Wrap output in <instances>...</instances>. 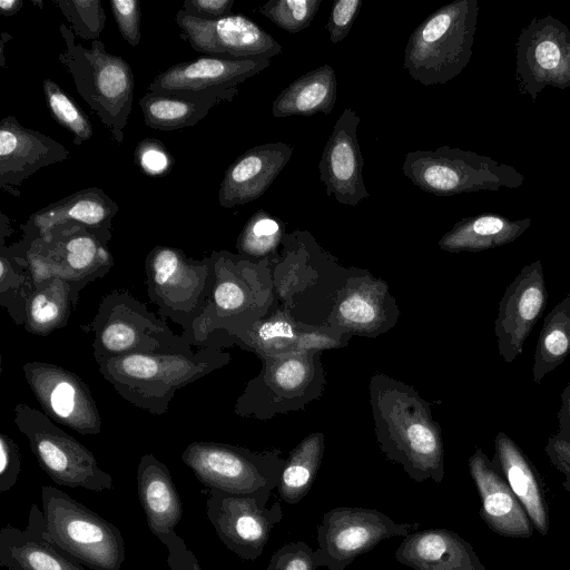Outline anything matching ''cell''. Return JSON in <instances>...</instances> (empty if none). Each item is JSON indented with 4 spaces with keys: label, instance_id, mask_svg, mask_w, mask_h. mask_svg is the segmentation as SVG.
I'll use <instances>...</instances> for the list:
<instances>
[{
    "label": "cell",
    "instance_id": "cell-7",
    "mask_svg": "<svg viewBox=\"0 0 570 570\" xmlns=\"http://www.w3.org/2000/svg\"><path fill=\"white\" fill-rule=\"evenodd\" d=\"M109 238L86 228L56 230L28 245L9 247L10 253L23 259L33 287L59 277L80 293L89 283L102 278L112 267Z\"/></svg>",
    "mask_w": 570,
    "mask_h": 570
},
{
    "label": "cell",
    "instance_id": "cell-13",
    "mask_svg": "<svg viewBox=\"0 0 570 570\" xmlns=\"http://www.w3.org/2000/svg\"><path fill=\"white\" fill-rule=\"evenodd\" d=\"M464 9V4L444 6L425 18L411 33L403 66L423 86L448 81L463 63Z\"/></svg>",
    "mask_w": 570,
    "mask_h": 570
},
{
    "label": "cell",
    "instance_id": "cell-41",
    "mask_svg": "<svg viewBox=\"0 0 570 570\" xmlns=\"http://www.w3.org/2000/svg\"><path fill=\"white\" fill-rule=\"evenodd\" d=\"M135 161L148 176H163L173 166V157L161 141L154 138L141 140L135 149Z\"/></svg>",
    "mask_w": 570,
    "mask_h": 570
},
{
    "label": "cell",
    "instance_id": "cell-8",
    "mask_svg": "<svg viewBox=\"0 0 570 570\" xmlns=\"http://www.w3.org/2000/svg\"><path fill=\"white\" fill-rule=\"evenodd\" d=\"M147 294L160 317L190 330L205 311L212 287L209 256L188 257L181 249L155 246L145 259Z\"/></svg>",
    "mask_w": 570,
    "mask_h": 570
},
{
    "label": "cell",
    "instance_id": "cell-43",
    "mask_svg": "<svg viewBox=\"0 0 570 570\" xmlns=\"http://www.w3.org/2000/svg\"><path fill=\"white\" fill-rule=\"evenodd\" d=\"M362 4V0H338L333 3L326 23L332 43H337L346 38L361 11Z\"/></svg>",
    "mask_w": 570,
    "mask_h": 570
},
{
    "label": "cell",
    "instance_id": "cell-26",
    "mask_svg": "<svg viewBox=\"0 0 570 570\" xmlns=\"http://www.w3.org/2000/svg\"><path fill=\"white\" fill-rule=\"evenodd\" d=\"M527 512L533 528L547 535L550 527L548 503L542 480L527 454L504 432L494 439L491 460Z\"/></svg>",
    "mask_w": 570,
    "mask_h": 570
},
{
    "label": "cell",
    "instance_id": "cell-16",
    "mask_svg": "<svg viewBox=\"0 0 570 570\" xmlns=\"http://www.w3.org/2000/svg\"><path fill=\"white\" fill-rule=\"evenodd\" d=\"M176 22L181 30L180 37L194 50L207 56L271 59L282 52V46L244 14L206 20L179 9Z\"/></svg>",
    "mask_w": 570,
    "mask_h": 570
},
{
    "label": "cell",
    "instance_id": "cell-1",
    "mask_svg": "<svg viewBox=\"0 0 570 570\" xmlns=\"http://www.w3.org/2000/svg\"><path fill=\"white\" fill-rule=\"evenodd\" d=\"M375 434L387 459L400 463L415 482L444 476V446L430 405L416 391L394 379L376 374L370 382Z\"/></svg>",
    "mask_w": 570,
    "mask_h": 570
},
{
    "label": "cell",
    "instance_id": "cell-11",
    "mask_svg": "<svg viewBox=\"0 0 570 570\" xmlns=\"http://www.w3.org/2000/svg\"><path fill=\"white\" fill-rule=\"evenodd\" d=\"M259 357L262 371L237 399V415L266 419L298 409L322 391L324 375L318 351Z\"/></svg>",
    "mask_w": 570,
    "mask_h": 570
},
{
    "label": "cell",
    "instance_id": "cell-30",
    "mask_svg": "<svg viewBox=\"0 0 570 570\" xmlns=\"http://www.w3.org/2000/svg\"><path fill=\"white\" fill-rule=\"evenodd\" d=\"M258 355L305 353L334 346L335 340L320 332L305 333L283 317L259 320L232 336Z\"/></svg>",
    "mask_w": 570,
    "mask_h": 570
},
{
    "label": "cell",
    "instance_id": "cell-12",
    "mask_svg": "<svg viewBox=\"0 0 570 570\" xmlns=\"http://www.w3.org/2000/svg\"><path fill=\"white\" fill-rule=\"evenodd\" d=\"M420 523H396L385 513L368 508L337 507L327 511L316 529L318 567L345 570L358 556L382 540L406 537Z\"/></svg>",
    "mask_w": 570,
    "mask_h": 570
},
{
    "label": "cell",
    "instance_id": "cell-20",
    "mask_svg": "<svg viewBox=\"0 0 570 570\" xmlns=\"http://www.w3.org/2000/svg\"><path fill=\"white\" fill-rule=\"evenodd\" d=\"M118 213V204L98 187L76 191L50 204L30 216L22 226L20 244L45 238L61 229L86 228L111 238L112 218Z\"/></svg>",
    "mask_w": 570,
    "mask_h": 570
},
{
    "label": "cell",
    "instance_id": "cell-33",
    "mask_svg": "<svg viewBox=\"0 0 570 570\" xmlns=\"http://www.w3.org/2000/svg\"><path fill=\"white\" fill-rule=\"evenodd\" d=\"M324 434L315 432L303 439L284 461L277 491L288 504L298 503L309 492L324 455Z\"/></svg>",
    "mask_w": 570,
    "mask_h": 570
},
{
    "label": "cell",
    "instance_id": "cell-37",
    "mask_svg": "<svg viewBox=\"0 0 570 570\" xmlns=\"http://www.w3.org/2000/svg\"><path fill=\"white\" fill-rule=\"evenodd\" d=\"M42 86L52 118L73 135V144L79 146L89 140L94 128L83 110L53 80L46 78Z\"/></svg>",
    "mask_w": 570,
    "mask_h": 570
},
{
    "label": "cell",
    "instance_id": "cell-21",
    "mask_svg": "<svg viewBox=\"0 0 570 570\" xmlns=\"http://www.w3.org/2000/svg\"><path fill=\"white\" fill-rule=\"evenodd\" d=\"M69 157L66 147L51 137L23 127L13 116L0 122V187L12 188L41 169Z\"/></svg>",
    "mask_w": 570,
    "mask_h": 570
},
{
    "label": "cell",
    "instance_id": "cell-42",
    "mask_svg": "<svg viewBox=\"0 0 570 570\" xmlns=\"http://www.w3.org/2000/svg\"><path fill=\"white\" fill-rule=\"evenodd\" d=\"M109 4L121 37L136 48L141 38L140 2L138 0H111Z\"/></svg>",
    "mask_w": 570,
    "mask_h": 570
},
{
    "label": "cell",
    "instance_id": "cell-10",
    "mask_svg": "<svg viewBox=\"0 0 570 570\" xmlns=\"http://www.w3.org/2000/svg\"><path fill=\"white\" fill-rule=\"evenodd\" d=\"M181 460L209 489L268 499L277 488L285 461L276 451L257 452L212 441L191 442Z\"/></svg>",
    "mask_w": 570,
    "mask_h": 570
},
{
    "label": "cell",
    "instance_id": "cell-28",
    "mask_svg": "<svg viewBox=\"0 0 570 570\" xmlns=\"http://www.w3.org/2000/svg\"><path fill=\"white\" fill-rule=\"evenodd\" d=\"M392 301L386 286L379 281H350L337 298L331 318L334 325L353 334L377 335L389 328Z\"/></svg>",
    "mask_w": 570,
    "mask_h": 570
},
{
    "label": "cell",
    "instance_id": "cell-38",
    "mask_svg": "<svg viewBox=\"0 0 570 570\" xmlns=\"http://www.w3.org/2000/svg\"><path fill=\"white\" fill-rule=\"evenodd\" d=\"M70 23V29L85 40H98L106 26V13L100 0H53Z\"/></svg>",
    "mask_w": 570,
    "mask_h": 570
},
{
    "label": "cell",
    "instance_id": "cell-39",
    "mask_svg": "<svg viewBox=\"0 0 570 570\" xmlns=\"http://www.w3.org/2000/svg\"><path fill=\"white\" fill-rule=\"evenodd\" d=\"M321 3V0H269L258 12L278 28L297 33L311 24Z\"/></svg>",
    "mask_w": 570,
    "mask_h": 570
},
{
    "label": "cell",
    "instance_id": "cell-19",
    "mask_svg": "<svg viewBox=\"0 0 570 570\" xmlns=\"http://www.w3.org/2000/svg\"><path fill=\"white\" fill-rule=\"evenodd\" d=\"M271 59L204 56L174 65L159 72L149 83L150 92L165 95L204 94L237 88V85L263 71Z\"/></svg>",
    "mask_w": 570,
    "mask_h": 570
},
{
    "label": "cell",
    "instance_id": "cell-36",
    "mask_svg": "<svg viewBox=\"0 0 570 570\" xmlns=\"http://www.w3.org/2000/svg\"><path fill=\"white\" fill-rule=\"evenodd\" d=\"M285 235L284 223L261 209L250 216L236 243L239 255L264 259L276 252Z\"/></svg>",
    "mask_w": 570,
    "mask_h": 570
},
{
    "label": "cell",
    "instance_id": "cell-44",
    "mask_svg": "<svg viewBox=\"0 0 570 570\" xmlns=\"http://www.w3.org/2000/svg\"><path fill=\"white\" fill-rule=\"evenodd\" d=\"M21 471L20 451L14 441L0 433V492L9 491Z\"/></svg>",
    "mask_w": 570,
    "mask_h": 570
},
{
    "label": "cell",
    "instance_id": "cell-29",
    "mask_svg": "<svg viewBox=\"0 0 570 570\" xmlns=\"http://www.w3.org/2000/svg\"><path fill=\"white\" fill-rule=\"evenodd\" d=\"M237 88L204 94H156L148 91L139 99L145 124L158 130H176L195 126L210 108L220 101L232 100Z\"/></svg>",
    "mask_w": 570,
    "mask_h": 570
},
{
    "label": "cell",
    "instance_id": "cell-27",
    "mask_svg": "<svg viewBox=\"0 0 570 570\" xmlns=\"http://www.w3.org/2000/svg\"><path fill=\"white\" fill-rule=\"evenodd\" d=\"M137 491L149 530L163 541L175 532L183 507L169 469L151 453L140 458Z\"/></svg>",
    "mask_w": 570,
    "mask_h": 570
},
{
    "label": "cell",
    "instance_id": "cell-50",
    "mask_svg": "<svg viewBox=\"0 0 570 570\" xmlns=\"http://www.w3.org/2000/svg\"><path fill=\"white\" fill-rule=\"evenodd\" d=\"M21 0H0V13L2 16H13L22 7Z\"/></svg>",
    "mask_w": 570,
    "mask_h": 570
},
{
    "label": "cell",
    "instance_id": "cell-25",
    "mask_svg": "<svg viewBox=\"0 0 570 570\" xmlns=\"http://www.w3.org/2000/svg\"><path fill=\"white\" fill-rule=\"evenodd\" d=\"M42 510L32 504L24 530L8 524L0 532V566L8 570H85L42 537Z\"/></svg>",
    "mask_w": 570,
    "mask_h": 570
},
{
    "label": "cell",
    "instance_id": "cell-34",
    "mask_svg": "<svg viewBox=\"0 0 570 570\" xmlns=\"http://www.w3.org/2000/svg\"><path fill=\"white\" fill-rule=\"evenodd\" d=\"M569 354L570 294L544 317L534 351L532 381L539 384L548 373L562 364Z\"/></svg>",
    "mask_w": 570,
    "mask_h": 570
},
{
    "label": "cell",
    "instance_id": "cell-32",
    "mask_svg": "<svg viewBox=\"0 0 570 570\" xmlns=\"http://www.w3.org/2000/svg\"><path fill=\"white\" fill-rule=\"evenodd\" d=\"M79 295L70 283L59 277L35 286L27 301L23 327L39 336H47L65 327Z\"/></svg>",
    "mask_w": 570,
    "mask_h": 570
},
{
    "label": "cell",
    "instance_id": "cell-9",
    "mask_svg": "<svg viewBox=\"0 0 570 570\" xmlns=\"http://www.w3.org/2000/svg\"><path fill=\"white\" fill-rule=\"evenodd\" d=\"M13 422L26 436L41 469L57 484L94 492L112 489L111 475L102 470L83 444L59 428L45 412L18 403Z\"/></svg>",
    "mask_w": 570,
    "mask_h": 570
},
{
    "label": "cell",
    "instance_id": "cell-17",
    "mask_svg": "<svg viewBox=\"0 0 570 570\" xmlns=\"http://www.w3.org/2000/svg\"><path fill=\"white\" fill-rule=\"evenodd\" d=\"M548 292L540 262L527 265L507 286L499 303L494 333L499 355L513 362L546 309Z\"/></svg>",
    "mask_w": 570,
    "mask_h": 570
},
{
    "label": "cell",
    "instance_id": "cell-24",
    "mask_svg": "<svg viewBox=\"0 0 570 570\" xmlns=\"http://www.w3.org/2000/svg\"><path fill=\"white\" fill-rule=\"evenodd\" d=\"M395 559L414 570H487L466 540L442 528L411 532L396 549Z\"/></svg>",
    "mask_w": 570,
    "mask_h": 570
},
{
    "label": "cell",
    "instance_id": "cell-3",
    "mask_svg": "<svg viewBox=\"0 0 570 570\" xmlns=\"http://www.w3.org/2000/svg\"><path fill=\"white\" fill-rule=\"evenodd\" d=\"M212 287L208 304L190 330L181 333L198 347L210 344L217 333L234 336L265 313V289L259 278L263 261L214 250L209 255Z\"/></svg>",
    "mask_w": 570,
    "mask_h": 570
},
{
    "label": "cell",
    "instance_id": "cell-49",
    "mask_svg": "<svg viewBox=\"0 0 570 570\" xmlns=\"http://www.w3.org/2000/svg\"><path fill=\"white\" fill-rule=\"evenodd\" d=\"M535 58L542 68L553 69L560 60L559 48L551 41H543L535 49Z\"/></svg>",
    "mask_w": 570,
    "mask_h": 570
},
{
    "label": "cell",
    "instance_id": "cell-4",
    "mask_svg": "<svg viewBox=\"0 0 570 570\" xmlns=\"http://www.w3.org/2000/svg\"><path fill=\"white\" fill-rule=\"evenodd\" d=\"M59 31L65 50L58 59L71 75L77 92L121 144L134 100L135 79L130 66L121 57L106 51L101 41L85 48L76 43L75 33L66 24Z\"/></svg>",
    "mask_w": 570,
    "mask_h": 570
},
{
    "label": "cell",
    "instance_id": "cell-48",
    "mask_svg": "<svg viewBox=\"0 0 570 570\" xmlns=\"http://www.w3.org/2000/svg\"><path fill=\"white\" fill-rule=\"evenodd\" d=\"M557 417L559 425L557 434L570 442V383L561 393V404Z\"/></svg>",
    "mask_w": 570,
    "mask_h": 570
},
{
    "label": "cell",
    "instance_id": "cell-23",
    "mask_svg": "<svg viewBox=\"0 0 570 570\" xmlns=\"http://www.w3.org/2000/svg\"><path fill=\"white\" fill-rule=\"evenodd\" d=\"M292 154L293 147L281 141L246 150L224 174L218 191L220 206L232 208L261 197L287 165Z\"/></svg>",
    "mask_w": 570,
    "mask_h": 570
},
{
    "label": "cell",
    "instance_id": "cell-22",
    "mask_svg": "<svg viewBox=\"0 0 570 570\" xmlns=\"http://www.w3.org/2000/svg\"><path fill=\"white\" fill-rule=\"evenodd\" d=\"M470 475L481 500L479 514L494 533L509 538H530L533 525L501 472L481 450L468 461Z\"/></svg>",
    "mask_w": 570,
    "mask_h": 570
},
{
    "label": "cell",
    "instance_id": "cell-2",
    "mask_svg": "<svg viewBox=\"0 0 570 570\" xmlns=\"http://www.w3.org/2000/svg\"><path fill=\"white\" fill-rule=\"evenodd\" d=\"M222 338L194 351L138 353L96 358L98 372L127 402L165 414L175 393L230 361Z\"/></svg>",
    "mask_w": 570,
    "mask_h": 570
},
{
    "label": "cell",
    "instance_id": "cell-46",
    "mask_svg": "<svg viewBox=\"0 0 570 570\" xmlns=\"http://www.w3.org/2000/svg\"><path fill=\"white\" fill-rule=\"evenodd\" d=\"M544 452L551 464L564 475L562 487L570 492V442L556 433L549 436Z\"/></svg>",
    "mask_w": 570,
    "mask_h": 570
},
{
    "label": "cell",
    "instance_id": "cell-45",
    "mask_svg": "<svg viewBox=\"0 0 570 570\" xmlns=\"http://www.w3.org/2000/svg\"><path fill=\"white\" fill-rule=\"evenodd\" d=\"M169 550L167 559L170 570H204L196 556L187 548L185 541L171 533L161 541Z\"/></svg>",
    "mask_w": 570,
    "mask_h": 570
},
{
    "label": "cell",
    "instance_id": "cell-6",
    "mask_svg": "<svg viewBox=\"0 0 570 570\" xmlns=\"http://www.w3.org/2000/svg\"><path fill=\"white\" fill-rule=\"evenodd\" d=\"M81 328L94 334V357L191 350L183 334L174 333L127 289H112L100 301L94 318Z\"/></svg>",
    "mask_w": 570,
    "mask_h": 570
},
{
    "label": "cell",
    "instance_id": "cell-40",
    "mask_svg": "<svg viewBox=\"0 0 570 570\" xmlns=\"http://www.w3.org/2000/svg\"><path fill=\"white\" fill-rule=\"evenodd\" d=\"M315 551L303 541L288 542L272 556L266 570H317Z\"/></svg>",
    "mask_w": 570,
    "mask_h": 570
},
{
    "label": "cell",
    "instance_id": "cell-15",
    "mask_svg": "<svg viewBox=\"0 0 570 570\" xmlns=\"http://www.w3.org/2000/svg\"><path fill=\"white\" fill-rule=\"evenodd\" d=\"M42 411L55 422L83 435L101 432V416L89 386L59 365L30 361L22 367Z\"/></svg>",
    "mask_w": 570,
    "mask_h": 570
},
{
    "label": "cell",
    "instance_id": "cell-5",
    "mask_svg": "<svg viewBox=\"0 0 570 570\" xmlns=\"http://www.w3.org/2000/svg\"><path fill=\"white\" fill-rule=\"evenodd\" d=\"M42 537L69 559L92 570H120L125 541L119 529L51 485L41 488Z\"/></svg>",
    "mask_w": 570,
    "mask_h": 570
},
{
    "label": "cell",
    "instance_id": "cell-18",
    "mask_svg": "<svg viewBox=\"0 0 570 570\" xmlns=\"http://www.w3.org/2000/svg\"><path fill=\"white\" fill-rule=\"evenodd\" d=\"M361 117L347 107L334 125L318 164L326 195L342 205L356 206L370 197L363 179L364 158L357 140Z\"/></svg>",
    "mask_w": 570,
    "mask_h": 570
},
{
    "label": "cell",
    "instance_id": "cell-31",
    "mask_svg": "<svg viewBox=\"0 0 570 570\" xmlns=\"http://www.w3.org/2000/svg\"><path fill=\"white\" fill-rule=\"evenodd\" d=\"M337 98V78L330 65L311 70L281 91L272 104L276 118L328 115Z\"/></svg>",
    "mask_w": 570,
    "mask_h": 570
},
{
    "label": "cell",
    "instance_id": "cell-35",
    "mask_svg": "<svg viewBox=\"0 0 570 570\" xmlns=\"http://www.w3.org/2000/svg\"><path fill=\"white\" fill-rule=\"evenodd\" d=\"M32 289V279L23 259L13 256L1 243L0 305L17 325L24 324L27 301Z\"/></svg>",
    "mask_w": 570,
    "mask_h": 570
},
{
    "label": "cell",
    "instance_id": "cell-14",
    "mask_svg": "<svg viewBox=\"0 0 570 570\" xmlns=\"http://www.w3.org/2000/svg\"><path fill=\"white\" fill-rule=\"evenodd\" d=\"M209 489L206 515L219 540L243 560L254 561L264 551L275 524L283 519L278 501Z\"/></svg>",
    "mask_w": 570,
    "mask_h": 570
},
{
    "label": "cell",
    "instance_id": "cell-47",
    "mask_svg": "<svg viewBox=\"0 0 570 570\" xmlns=\"http://www.w3.org/2000/svg\"><path fill=\"white\" fill-rule=\"evenodd\" d=\"M234 0H186L183 10L193 17L214 20L232 14Z\"/></svg>",
    "mask_w": 570,
    "mask_h": 570
}]
</instances>
